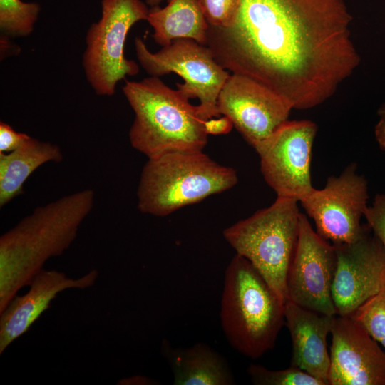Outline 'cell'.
<instances>
[{"label":"cell","instance_id":"cell-25","mask_svg":"<svg viewBox=\"0 0 385 385\" xmlns=\"http://www.w3.org/2000/svg\"><path fill=\"white\" fill-rule=\"evenodd\" d=\"M30 136L16 132L9 124L0 122V153H9L19 148Z\"/></svg>","mask_w":385,"mask_h":385},{"label":"cell","instance_id":"cell-21","mask_svg":"<svg viewBox=\"0 0 385 385\" xmlns=\"http://www.w3.org/2000/svg\"><path fill=\"white\" fill-rule=\"evenodd\" d=\"M251 381L256 385H327L301 369L291 365L282 370H271L251 364L247 369Z\"/></svg>","mask_w":385,"mask_h":385},{"label":"cell","instance_id":"cell-1","mask_svg":"<svg viewBox=\"0 0 385 385\" xmlns=\"http://www.w3.org/2000/svg\"><path fill=\"white\" fill-rule=\"evenodd\" d=\"M352 19L345 0H240L230 25L209 26L206 46L223 68L309 109L330 98L360 63Z\"/></svg>","mask_w":385,"mask_h":385},{"label":"cell","instance_id":"cell-5","mask_svg":"<svg viewBox=\"0 0 385 385\" xmlns=\"http://www.w3.org/2000/svg\"><path fill=\"white\" fill-rule=\"evenodd\" d=\"M236 171L203 151L170 153L148 159L137 190L138 210L167 216L185 206L234 187Z\"/></svg>","mask_w":385,"mask_h":385},{"label":"cell","instance_id":"cell-23","mask_svg":"<svg viewBox=\"0 0 385 385\" xmlns=\"http://www.w3.org/2000/svg\"><path fill=\"white\" fill-rule=\"evenodd\" d=\"M209 26L223 27L235 19L240 0H197Z\"/></svg>","mask_w":385,"mask_h":385},{"label":"cell","instance_id":"cell-11","mask_svg":"<svg viewBox=\"0 0 385 385\" xmlns=\"http://www.w3.org/2000/svg\"><path fill=\"white\" fill-rule=\"evenodd\" d=\"M336 266L334 245L315 232L301 213L297 243L287 277V300L320 313L336 315L332 297Z\"/></svg>","mask_w":385,"mask_h":385},{"label":"cell","instance_id":"cell-29","mask_svg":"<svg viewBox=\"0 0 385 385\" xmlns=\"http://www.w3.org/2000/svg\"><path fill=\"white\" fill-rule=\"evenodd\" d=\"M123 384H153V380L143 376H135L122 379Z\"/></svg>","mask_w":385,"mask_h":385},{"label":"cell","instance_id":"cell-7","mask_svg":"<svg viewBox=\"0 0 385 385\" xmlns=\"http://www.w3.org/2000/svg\"><path fill=\"white\" fill-rule=\"evenodd\" d=\"M100 19L88 28L82 66L86 78L98 96H111L118 83L139 73L136 62L125 58L130 28L146 21L150 9L142 0H101Z\"/></svg>","mask_w":385,"mask_h":385},{"label":"cell","instance_id":"cell-10","mask_svg":"<svg viewBox=\"0 0 385 385\" xmlns=\"http://www.w3.org/2000/svg\"><path fill=\"white\" fill-rule=\"evenodd\" d=\"M349 165L339 176L327 179L323 189L314 188L299 202L315 223L317 232L333 244L357 240L369 228L361 225L367 208V182Z\"/></svg>","mask_w":385,"mask_h":385},{"label":"cell","instance_id":"cell-2","mask_svg":"<svg viewBox=\"0 0 385 385\" xmlns=\"http://www.w3.org/2000/svg\"><path fill=\"white\" fill-rule=\"evenodd\" d=\"M95 192L84 189L37 207L0 237V312L76 239Z\"/></svg>","mask_w":385,"mask_h":385},{"label":"cell","instance_id":"cell-20","mask_svg":"<svg viewBox=\"0 0 385 385\" xmlns=\"http://www.w3.org/2000/svg\"><path fill=\"white\" fill-rule=\"evenodd\" d=\"M40 11L37 2L0 0L1 34L9 38L28 36L34 31Z\"/></svg>","mask_w":385,"mask_h":385},{"label":"cell","instance_id":"cell-8","mask_svg":"<svg viewBox=\"0 0 385 385\" xmlns=\"http://www.w3.org/2000/svg\"><path fill=\"white\" fill-rule=\"evenodd\" d=\"M134 46L140 66L150 76L174 73L183 79V83H176L177 89L189 99H199L197 108L203 120L220 115L217 98L230 73L207 46L193 39L178 38L153 53L138 36Z\"/></svg>","mask_w":385,"mask_h":385},{"label":"cell","instance_id":"cell-4","mask_svg":"<svg viewBox=\"0 0 385 385\" xmlns=\"http://www.w3.org/2000/svg\"><path fill=\"white\" fill-rule=\"evenodd\" d=\"M284 304L257 270L236 253L225 270L220 312L230 345L253 359L272 349L285 322Z\"/></svg>","mask_w":385,"mask_h":385},{"label":"cell","instance_id":"cell-12","mask_svg":"<svg viewBox=\"0 0 385 385\" xmlns=\"http://www.w3.org/2000/svg\"><path fill=\"white\" fill-rule=\"evenodd\" d=\"M220 115L253 148L288 120L293 107L284 96L245 76L232 73L217 98Z\"/></svg>","mask_w":385,"mask_h":385},{"label":"cell","instance_id":"cell-3","mask_svg":"<svg viewBox=\"0 0 385 385\" xmlns=\"http://www.w3.org/2000/svg\"><path fill=\"white\" fill-rule=\"evenodd\" d=\"M122 91L134 113L128 136L148 159L178 152L203 151L207 143L197 106L159 77L125 81Z\"/></svg>","mask_w":385,"mask_h":385},{"label":"cell","instance_id":"cell-26","mask_svg":"<svg viewBox=\"0 0 385 385\" xmlns=\"http://www.w3.org/2000/svg\"><path fill=\"white\" fill-rule=\"evenodd\" d=\"M207 135H222L228 133L233 126L230 119L223 115L221 118H212L204 121Z\"/></svg>","mask_w":385,"mask_h":385},{"label":"cell","instance_id":"cell-6","mask_svg":"<svg viewBox=\"0 0 385 385\" xmlns=\"http://www.w3.org/2000/svg\"><path fill=\"white\" fill-rule=\"evenodd\" d=\"M298 202L277 197L270 207L223 231L236 253L257 270L284 303L287 301V273L299 235Z\"/></svg>","mask_w":385,"mask_h":385},{"label":"cell","instance_id":"cell-15","mask_svg":"<svg viewBox=\"0 0 385 385\" xmlns=\"http://www.w3.org/2000/svg\"><path fill=\"white\" fill-rule=\"evenodd\" d=\"M98 273L91 270L79 278L68 277L57 270L42 269L32 279L26 293L16 295L0 312V354L26 333L39 317L50 307L58 293L69 289L92 287Z\"/></svg>","mask_w":385,"mask_h":385},{"label":"cell","instance_id":"cell-28","mask_svg":"<svg viewBox=\"0 0 385 385\" xmlns=\"http://www.w3.org/2000/svg\"><path fill=\"white\" fill-rule=\"evenodd\" d=\"M1 59L11 54L16 53L15 51H19V48H15V46L9 41V37L1 35Z\"/></svg>","mask_w":385,"mask_h":385},{"label":"cell","instance_id":"cell-24","mask_svg":"<svg viewBox=\"0 0 385 385\" xmlns=\"http://www.w3.org/2000/svg\"><path fill=\"white\" fill-rule=\"evenodd\" d=\"M364 216L385 250V193L375 196L372 205L367 207Z\"/></svg>","mask_w":385,"mask_h":385},{"label":"cell","instance_id":"cell-18","mask_svg":"<svg viewBox=\"0 0 385 385\" xmlns=\"http://www.w3.org/2000/svg\"><path fill=\"white\" fill-rule=\"evenodd\" d=\"M63 158L58 145L31 137L14 150L0 153V207L23 192L24 183L38 168Z\"/></svg>","mask_w":385,"mask_h":385},{"label":"cell","instance_id":"cell-13","mask_svg":"<svg viewBox=\"0 0 385 385\" xmlns=\"http://www.w3.org/2000/svg\"><path fill=\"white\" fill-rule=\"evenodd\" d=\"M369 228L357 240L333 244L337 266L332 297L337 315L351 316L376 294L385 274V250Z\"/></svg>","mask_w":385,"mask_h":385},{"label":"cell","instance_id":"cell-16","mask_svg":"<svg viewBox=\"0 0 385 385\" xmlns=\"http://www.w3.org/2000/svg\"><path fill=\"white\" fill-rule=\"evenodd\" d=\"M334 316L304 308L289 300L284 304V319L292 344L291 365L327 385L330 356L327 338Z\"/></svg>","mask_w":385,"mask_h":385},{"label":"cell","instance_id":"cell-19","mask_svg":"<svg viewBox=\"0 0 385 385\" xmlns=\"http://www.w3.org/2000/svg\"><path fill=\"white\" fill-rule=\"evenodd\" d=\"M164 7L153 6L147 21L156 43L168 46L178 38H190L206 46L209 24L197 0H167Z\"/></svg>","mask_w":385,"mask_h":385},{"label":"cell","instance_id":"cell-27","mask_svg":"<svg viewBox=\"0 0 385 385\" xmlns=\"http://www.w3.org/2000/svg\"><path fill=\"white\" fill-rule=\"evenodd\" d=\"M379 120L375 126V138L380 148L385 151V103L378 110Z\"/></svg>","mask_w":385,"mask_h":385},{"label":"cell","instance_id":"cell-9","mask_svg":"<svg viewBox=\"0 0 385 385\" xmlns=\"http://www.w3.org/2000/svg\"><path fill=\"white\" fill-rule=\"evenodd\" d=\"M317 131L312 120H287L254 147L262 174L277 197L299 201L312 190L310 163Z\"/></svg>","mask_w":385,"mask_h":385},{"label":"cell","instance_id":"cell-30","mask_svg":"<svg viewBox=\"0 0 385 385\" xmlns=\"http://www.w3.org/2000/svg\"><path fill=\"white\" fill-rule=\"evenodd\" d=\"M163 1V0H145V3L153 7V6H159V4H160V2Z\"/></svg>","mask_w":385,"mask_h":385},{"label":"cell","instance_id":"cell-17","mask_svg":"<svg viewBox=\"0 0 385 385\" xmlns=\"http://www.w3.org/2000/svg\"><path fill=\"white\" fill-rule=\"evenodd\" d=\"M161 354L173 373L174 385H233L235 380L227 360L208 344L173 347L165 339Z\"/></svg>","mask_w":385,"mask_h":385},{"label":"cell","instance_id":"cell-14","mask_svg":"<svg viewBox=\"0 0 385 385\" xmlns=\"http://www.w3.org/2000/svg\"><path fill=\"white\" fill-rule=\"evenodd\" d=\"M330 334V385H385V352L360 322L336 314Z\"/></svg>","mask_w":385,"mask_h":385},{"label":"cell","instance_id":"cell-22","mask_svg":"<svg viewBox=\"0 0 385 385\" xmlns=\"http://www.w3.org/2000/svg\"><path fill=\"white\" fill-rule=\"evenodd\" d=\"M385 348V274L379 292L351 315Z\"/></svg>","mask_w":385,"mask_h":385}]
</instances>
